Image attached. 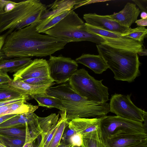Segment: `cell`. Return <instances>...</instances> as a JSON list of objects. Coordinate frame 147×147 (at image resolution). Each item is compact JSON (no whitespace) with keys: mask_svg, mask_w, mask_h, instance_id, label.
<instances>
[{"mask_svg":"<svg viewBox=\"0 0 147 147\" xmlns=\"http://www.w3.org/2000/svg\"><path fill=\"white\" fill-rule=\"evenodd\" d=\"M41 21L14 30L6 36L1 50L3 59L50 56L64 48L67 43L65 41L37 31Z\"/></svg>","mask_w":147,"mask_h":147,"instance_id":"1","label":"cell"},{"mask_svg":"<svg viewBox=\"0 0 147 147\" xmlns=\"http://www.w3.org/2000/svg\"><path fill=\"white\" fill-rule=\"evenodd\" d=\"M46 92L56 97L61 102L69 123L78 118L100 117L109 112V104L89 101L81 96L71 88L68 81L47 88Z\"/></svg>","mask_w":147,"mask_h":147,"instance_id":"2","label":"cell"},{"mask_svg":"<svg viewBox=\"0 0 147 147\" xmlns=\"http://www.w3.org/2000/svg\"><path fill=\"white\" fill-rule=\"evenodd\" d=\"M99 55L113 72L115 80L131 82L140 74L137 54L101 44L96 45Z\"/></svg>","mask_w":147,"mask_h":147,"instance_id":"3","label":"cell"},{"mask_svg":"<svg viewBox=\"0 0 147 147\" xmlns=\"http://www.w3.org/2000/svg\"><path fill=\"white\" fill-rule=\"evenodd\" d=\"M47 6L38 0H28L16 3L11 10L0 15V34L5 31L7 36L41 20Z\"/></svg>","mask_w":147,"mask_h":147,"instance_id":"4","label":"cell"},{"mask_svg":"<svg viewBox=\"0 0 147 147\" xmlns=\"http://www.w3.org/2000/svg\"><path fill=\"white\" fill-rule=\"evenodd\" d=\"M45 33L67 43L88 41L99 45L105 41L101 36L88 31L85 23L73 10Z\"/></svg>","mask_w":147,"mask_h":147,"instance_id":"5","label":"cell"},{"mask_svg":"<svg viewBox=\"0 0 147 147\" xmlns=\"http://www.w3.org/2000/svg\"><path fill=\"white\" fill-rule=\"evenodd\" d=\"M90 75L84 69H78L68 81L72 89L87 100L98 103L106 102L109 100L108 88Z\"/></svg>","mask_w":147,"mask_h":147,"instance_id":"6","label":"cell"},{"mask_svg":"<svg viewBox=\"0 0 147 147\" xmlns=\"http://www.w3.org/2000/svg\"><path fill=\"white\" fill-rule=\"evenodd\" d=\"M100 130L104 140L122 134H147V125L143 123L117 116L100 117Z\"/></svg>","mask_w":147,"mask_h":147,"instance_id":"7","label":"cell"},{"mask_svg":"<svg viewBox=\"0 0 147 147\" xmlns=\"http://www.w3.org/2000/svg\"><path fill=\"white\" fill-rule=\"evenodd\" d=\"M131 95L116 93L112 95L109 104L110 112L117 116L143 123L147 118V113L133 103L131 99Z\"/></svg>","mask_w":147,"mask_h":147,"instance_id":"8","label":"cell"},{"mask_svg":"<svg viewBox=\"0 0 147 147\" xmlns=\"http://www.w3.org/2000/svg\"><path fill=\"white\" fill-rule=\"evenodd\" d=\"M47 61L50 77L58 84L68 81L78 70V65L75 60L61 55L57 57L51 55Z\"/></svg>","mask_w":147,"mask_h":147,"instance_id":"9","label":"cell"},{"mask_svg":"<svg viewBox=\"0 0 147 147\" xmlns=\"http://www.w3.org/2000/svg\"><path fill=\"white\" fill-rule=\"evenodd\" d=\"M26 125L32 136L34 138L41 135L42 131L40 128L38 116L35 113L17 114L0 124V128L10 127H25Z\"/></svg>","mask_w":147,"mask_h":147,"instance_id":"10","label":"cell"},{"mask_svg":"<svg viewBox=\"0 0 147 147\" xmlns=\"http://www.w3.org/2000/svg\"><path fill=\"white\" fill-rule=\"evenodd\" d=\"M13 80L30 78L50 77L47 61L43 59L32 60L28 65L13 75Z\"/></svg>","mask_w":147,"mask_h":147,"instance_id":"11","label":"cell"},{"mask_svg":"<svg viewBox=\"0 0 147 147\" xmlns=\"http://www.w3.org/2000/svg\"><path fill=\"white\" fill-rule=\"evenodd\" d=\"M83 18L86 23L90 25L119 34L126 32L129 28L120 25L105 16L98 15L95 13L85 14Z\"/></svg>","mask_w":147,"mask_h":147,"instance_id":"12","label":"cell"},{"mask_svg":"<svg viewBox=\"0 0 147 147\" xmlns=\"http://www.w3.org/2000/svg\"><path fill=\"white\" fill-rule=\"evenodd\" d=\"M104 141L105 147H131L147 142V134H122L107 138Z\"/></svg>","mask_w":147,"mask_h":147,"instance_id":"13","label":"cell"},{"mask_svg":"<svg viewBox=\"0 0 147 147\" xmlns=\"http://www.w3.org/2000/svg\"><path fill=\"white\" fill-rule=\"evenodd\" d=\"M140 12V10L136 7L135 4L128 2L119 12L105 16L117 22L120 25L129 28L137 20Z\"/></svg>","mask_w":147,"mask_h":147,"instance_id":"14","label":"cell"},{"mask_svg":"<svg viewBox=\"0 0 147 147\" xmlns=\"http://www.w3.org/2000/svg\"><path fill=\"white\" fill-rule=\"evenodd\" d=\"M102 37L105 40L102 44L118 50L137 54L143 50L144 47L143 42L122 36L117 38Z\"/></svg>","mask_w":147,"mask_h":147,"instance_id":"15","label":"cell"},{"mask_svg":"<svg viewBox=\"0 0 147 147\" xmlns=\"http://www.w3.org/2000/svg\"><path fill=\"white\" fill-rule=\"evenodd\" d=\"M92 69L95 73L100 74L109 68L105 61L100 55L83 54L75 60Z\"/></svg>","mask_w":147,"mask_h":147,"instance_id":"16","label":"cell"},{"mask_svg":"<svg viewBox=\"0 0 147 147\" xmlns=\"http://www.w3.org/2000/svg\"><path fill=\"white\" fill-rule=\"evenodd\" d=\"M55 84L53 82L44 85H34L26 83L20 80H13L12 79V81L9 84L24 94L31 97L36 94L46 93V90Z\"/></svg>","mask_w":147,"mask_h":147,"instance_id":"17","label":"cell"},{"mask_svg":"<svg viewBox=\"0 0 147 147\" xmlns=\"http://www.w3.org/2000/svg\"><path fill=\"white\" fill-rule=\"evenodd\" d=\"M24 100L0 107V116L11 114H19L34 113L38 106L26 103Z\"/></svg>","mask_w":147,"mask_h":147,"instance_id":"18","label":"cell"},{"mask_svg":"<svg viewBox=\"0 0 147 147\" xmlns=\"http://www.w3.org/2000/svg\"><path fill=\"white\" fill-rule=\"evenodd\" d=\"M29 57H15L0 61V69L6 72L15 73L25 67L32 61Z\"/></svg>","mask_w":147,"mask_h":147,"instance_id":"19","label":"cell"},{"mask_svg":"<svg viewBox=\"0 0 147 147\" xmlns=\"http://www.w3.org/2000/svg\"><path fill=\"white\" fill-rule=\"evenodd\" d=\"M71 10H67L50 16L41 20L36 27L40 33H45L65 17Z\"/></svg>","mask_w":147,"mask_h":147,"instance_id":"20","label":"cell"},{"mask_svg":"<svg viewBox=\"0 0 147 147\" xmlns=\"http://www.w3.org/2000/svg\"><path fill=\"white\" fill-rule=\"evenodd\" d=\"M37 102L38 106L49 108H56L62 111L64 110L62 104L58 98L47 94L46 93L37 94L31 96Z\"/></svg>","mask_w":147,"mask_h":147,"instance_id":"21","label":"cell"},{"mask_svg":"<svg viewBox=\"0 0 147 147\" xmlns=\"http://www.w3.org/2000/svg\"><path fill=\"white\" fill-rule=\"evenodd\" d=\"M82 138L81 147H105L100 127L96 130L83 135Z\"/></svg>","mask_w":147,"mask_h":147,"instance_id":"22","label":"cell"},{"mask_svg":"<svg viewBox=\"0 0 147 147\" xmlns=\"http://www.w3.org/2000/svg\"><path fill=\"white\" fill-rule=\"evenodd\" d=\"M100 119V117L93 118H78L74 119L69 122L68 126L76 133L82 135L84 131L99 121Z\"/></svg>","mask_w":147,"mask_h":147,"instance_id":"23","label":"cell"},{"mask_svg":"<svg viewBox=\"0 0 147 147\" xmlns=\"http://www.w3.org/2000/svg\"><path fill=\"white\" fill-rule=\"evenodd\" d=\"M59 114L61 117L59 119V125L47 147H57L59 144L64 130L68 125L65 110L61 111Z\"/></svg>","mask_w":147,"mask_h":147,"instance_id":"24","label":"cell"},{"mask_svg":"<svg viewBox=\"0 0 147 147\" xmlns=\"http://www.w3.org/2000/svg\"><path fill=\"white\" fill-rule=\"evenodd\" d=\"M59 114L52 113L45 117L38 116L39 125L41 135H45L50 131L58 123Z\"/></svg>","mask_w":147,"mask_h":147,"instance_id":"25","label":"cell"},{"mask_svg":"<svg viewBox=\"0 0 147 147\" xmlns=\"http://www.w3.org/2000/svg\"><path fill=\"white\" fill-rule=\"evenodd\" d=\"M26 95L10 85L9 84H0V101L23 97Z\"/></svg>","mask_w":147,"mask_h":147,"instance_id":"26","label":"cell"},{"mask_svg":"<svg viewBox=\"0 0 147 147\" xmlns=\"http://www.w3.org/2000/svg\"><path fill=\"white\" fill-rule=\"evenodd\" d=\"M147 29L144 27L138 26L131 28H129L125 33L121 34V36L129 38L139 42H142L146 36Z\"/></svg>","mask_w":147,"mask_h":147,"instance_id":"27","label":"cell"},{"mask_svg":"<svg viewBox=\"0 0 147 147\" xmlns=\"http://www.w3.org/2000/svg\"><path fill=\"white\" fill-rule=\"evenodd\" d=\"M88 0H56L48 6L50 9L54 10L59 8L74 7L75 9L86 4Z\"/></svg>","mask_w":147,"mask_h":147,"instance_id":"28","label":"cell"},{"mask_svg":"<svg viewBox=\"0 0 147 147\" xmlns=\"http://www.w3.org/2000/svg\"><path fill=\"white\" fill-rule=\"evenodd\" d=\"M0 134L8 137L25 140V127L0 128Z\"/></svg>","mask_w":147,"mask_h":147,"instance_id":"29","label":"cell"},{"mask_svg":"<svg viewBox=\"0 0 147 147\" xmlns=\"http://www.w3.org/2000/svg\"><path fill=\"white\" fill-rule=\"evenodd\" d=\"M85 24L87 30L89 32L94 34L102 37L117 38L121 37L120 34L104 30L90 25L86 23Z\"/></svg>","mask_w":147,"mask_h":147,"instance_id":"30","label":"cell"},{"mask_svg":"<svg viewBox=\"0 0 147 147\" xmlns=\"http://www.w3.org/2000/svg\"><path fill=\"white\" fill-rule=\"evenodd\" d=\"M0 135L3 144L7 147H22L25 142L24 140Z\"/></svg>","mask_w":147,"mask_h":147,"instance_id":"31","label":"cell"},{"mask_svg":"<svg viewBox=\"0 0 147 147\" xmlns=\"http://www.w3.org/2000/svg\"><path fill=\"white\" fill-rule=\"evenodd\" d=\"M22 80L31 84L36 85L47 84L54 82L51 77L31 78Z\"/></svg>","mask_w":147,"mask_h":147,"instance_id":"32","label":"cell"},{"mask_svg":"<svg viewBox=\"0 0 147 147\" xmlns=\"http://www.w3.org/2000/svg\"><path fill=\"white\" fill-rule=\"evenodd\" d=\"M76 133L74 130L69 128L68 125L64 130L60 142L70 144L69 140Z\"/></svg>","mask_w":147,"mask_h":147,"instance_id":"33","label":"cell"},{"mask_svg":"<svg viewBox=\"0 0 147 147\" xmlns=\"http://www.w3.org/2000/svg\"><path fill=\"white\" fill-rule=\"evenodd\" d=\"M82 142V136L80 134L76 133L71 138L69 143L71 147H80Z\"/></svg>","mask_w":147,"mask_h":147,"instance_id":"34","label":"cell"},{"mask_svg":"<svg viewBox=\"0 0 147 147\" xmlns=\"http://www.w3.org/2000/svg\"><path fill=\"white\" fill-rule=\"evenodd\" d=\"M26 136L24 143L22 147H33V143L35 140L32 138L30 131L28 126L26 125L25 127Z\"/></svg>","mask_w":147,"mask_h":147,"instance_id":"35","label":"cell"},{"mask_svg":"<svg viewBox=\"0 0 147 147\" xmlns=\"http://www.w3.org/2000/svg\"><path fill=\"white\" fill-rule=\"evenodd\" d=\"M12 80L7 72L0 69V84H9Z\"/></svg>","mask_w":147,"mask_h":147,"instance_id":"36","label":"cell"},{"mask_svg":"<svg viewBox=\"0 0 147 147\" xmlns=\"http://www.w3.org/2000/svg\"><path fill=\"white\" fill-rule=\"evenodd\" d=\"M133 1L137 5L142 11L147 12V0H134Z\"/></svg>","mask_w":147,"mask_h":147,"instance_id":"37","label":"cell"},{"mask_svg":"<svg viewBox=\"0 0 147 147\" xmlns=\"http://www.w3.org/2000/svg\"><path fill=\"white\" fill-rule=\"evenodd\" d=\"M16 3L12 1H8L4 8V12H7L13 9L15 7Z\"/></svg>","mask_w":147,"mask_h":147,"instance_id":"38","label":"cell"},{"mask_svg":"<svg viewBox=\"0 0 147 147\" xmlns=\"http://www.w3.org/2000/svg\"><path fill=\"white\" fill-rule=\"evenodd\" d=\"M135 22L139 26L144 27L147 25V18L146 19H141L137 20Z\"/></svg>","mask_w":147,"mask_h":147,"instance_id":"39","label":"cell"},{"mask_svg":"<svg viewBox=\"0 0 147 147\" xmlns=\"http://www.w3.org/2000/svg\"><path fill=\"white\" fill-rule=\"evenodd\" d=\"M17 114H11L0 116V124Z\"/></svg>","mask_w":147,"mask_h":147,"instance_id":"40","label":"cell"},{"mask_svg":"<svg viewBox=\"0 0 147 147\" xmlns=\"http://www.w3.org/2000/svg\"><path fill=\"white\" fill-rule=\"evenodd\" d=\"M37 142L35 144H33V147H43V136H40L37 138Z\"/></svg>","mask_w":147,"mask_h":147,"instance_id":"41","label":"cell"},{"mask_svg":"<svg viewBox=\"0 0 147 147\" xmlns=\"http://www.w3.org/2000/svg\"><path fill=\"white\" fill-rule=\"evenodd\" d=\"M8 1L0 0V15L4 12V9L6 4Z\"/></svg>","mask_w":147,"mask_h":147,"instance_id":"42","label":"cell"},{"mask_svg":"<svg viewBox=\"0 0 147 147\" xmlns=\"http://www.w3.org/2000/svg\"><path fill=\"white\" fill-rule=\"evenodd\" d=\"M6 36L5 34L0 35V55L1 53V50L4 44V41Z\"/></svg>","mask_w":147,"mask_h":147,"instance_id":"43","label":"cell"},{"mask_svg":"<svg viewBox=\"0 0 147 147\" xmlns=\"http://www.w3.org/2000/svg\"><path fill=\"white\" fill-rule=\"evenodd\" d=\"M137 54L140 56H146L147 55V50L144 46L143 50L140 52L137 53Z\"/></svg>","mask_w":147,"mask_h":147,"instance_id":"44","label":"cell"},{"mask_svg":"<svg viewBox=\"0 0 147 147\" xmlns=\"http://www.w3.org/2000/svg\"><path fill=\"white\" fill-rule=\"evenodd\" d=\"M70 144L60 142L59 144L57 147H71Z\"/></svg>","mask_w":147,"mask_h":147,"instance_id":"45","label":"cell"},{"mask_svg":"<svg viewBox=\"0 0 147 147\" xmlns=\"http://www.w3.org/2000/svg\"><path fill=\"white\" fill-rule=\"evenodd\" d=\"M140 16L142 19H147V14L146 12L145 11H142L140 14Z\"/></svg>","mask_w":147,"mask_h":147,"instance_id":"46","label":"cell"},{"mask_svg":"<svg viewBox=\"0 0 147 147\" xmlns=\"http://www.w3.org/2000/svg\"><path fill=\"white\" fill-rule=\"evenodd\" d=\"M131 147H147V142L142 143Z\"/></svg>","mask_w":147,"mask_h":147,"instance_id":"47","label":"cell"},{"mask_svg":"<svg viewBox=\"0 0 147 147\" xmlns=\"http://www.w3.org/2000/svg\"><path fill=\"white\" fill-rule=\"evenodd\" d=\"M0 147H7L3 144L0 143Z\"/></svg>","mask_w":147,"mask_h":147,"instance_id":"48","label":"cell"},{"mask_svg":"<svg viewBox=\"0 0 147 147\" xmlns=\"http://www.w3.org/2000/svg\"><path fill=\"white\" fill-rule=\"evenodd\" d=\"M0 143L3 144V142L0 134Z\"/></svg>","mask_w":147,"mask_h":147,"instance_id":"49","label":"cell"},{"mask_svg":"<svg viewBox=\"0 0 147 147\" xmlns=\"http://www.w3.org/2000/svg\"></svg>","mask_w":147,"mask_h":147,"instance_id":"50","label":"cell"}]
</instances>
